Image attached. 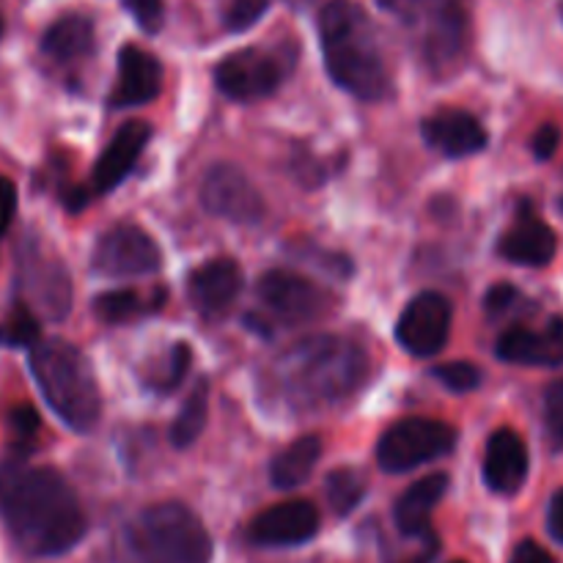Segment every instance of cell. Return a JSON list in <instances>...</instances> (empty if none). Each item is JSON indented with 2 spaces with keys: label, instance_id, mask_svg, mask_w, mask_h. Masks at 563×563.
<instances>
[{
  "label": "cell",
  "instance_id": "cell-1",
  "mask_svg": "<svg viewBox=\"0 0 563 563\" xmlns=\"http://www.w3.org/2000/svg\"><path fill=\"white\" fill-rule=\"evenodd\" d=\"M0 515L14 542L38 559L66 553L86 533V515L69 482L22 456L0 465Z\"/></svg>",
  "mask_w": 563,
  "mask_h": 563
},
{
  "label": "cell",
  "instance_id": "cell-2",
  "mask_svg": "<svg viewBox=\"0 0 563 563\" xmlns=\"http://www.w3.org/2000/svg\"><path fill=\"white\" fill-rule=\"evenodd\" d=\"M324 66L339 88L357 99H383L390 91L377 33L366 11L352 0H330L319 14Z\"/></svg>",
  "mask_w": 563,
  "mask_h": 563
},
{
  "label": "cell",
  "instance_id": "cell-3",
  "mask_svg": "<svg viewBox=\"0 0 563 563\" xmlns=\"http://www.w3.org/2000/svg\"><path fill=\"white\" fill-rule=\"evenodd\" d=\"M368 361L355 344L333 335H313L278 361V383L295 405L317 407L346 399L363 385Z\"/></svg>",
  "mask_w": 563,
  "mask_h": 563
},
{
  "label": "cell",
  "instance_id": "cell-4",
  "mask_svg": "<svg viewBox=\"0 0 563 563\" xmlns=\"http://www.w3.org/2000/svg\"><path fill=\"white\" fill-rule=\"evenodd\" d=\"M31 372L44 401L66 427L75 432L97 427L102 412L97 374L75 344L60 339L36 341L31 346Z\"/></svg>",
  "mask_w": 563,
  "mask_h": 563
},
{
  "label": "cell",
  "instance_id": "cell-5",
  "mask_svg": "<svg viewBox=\"0 0 563 563\" xmlns=\"http://www.w3.org/2000/svg\"><path fill=\"white\" fill-rule=\"evenodd\" d=\"M132 544L141 563H209L212 542L207 528L187 506H148L132 528Z\"/></svg>",
  "mask_w": 563,
  "mask_h": 563
},
{
  "label": "cell",
  "instance_id": "cell-6",
  "mask_svg": "<svg viewBox=\"0 0 563 563\" xmlns=\"http://www.w3.org/2000/svg\"><path fill=\"white\" fill-rule=\"evenodd\" d=\"M456 445V432L432 418H405L385 429L377 445V462L385 473H407L427 462L443 460Z\"/></svg>",
  "mask_w": 563,
  "mask_h": 563
},
{
  "label": "cell",
  "instance_id": "cell-7",
  "mask_svg": "<svg viewBox=\"0 0 563 563\" xmlns=\"http://www.w3.org/2000/svg\"><path fill=\"white\" fill-rule=\"evenodd\" d=\"M91 264L99 275L108 278H132V275L157 273L163 253L154 236L146 234L141 225L119 223L99 236Z\"/></svg>",
  "mask_w": 563,
  "mask_h": 563
},
{
  "label": "cell",
  "instance_id": "cell-8",
  "mask_svg": "<svg viewBox=\"0 0 563 563\" xmlns=\"http://www.w3.org/2000/svg\"><path fill=\"white\" fill-rule=\"evenodd\" d=\"M201 203L209 214L236 225H256L264 218V198L236 165L218 163L207 170Z\"/></svg>",
  "mask_w": 563,
  "mask_h": 563
},
{
  "label": "cell",
  "instance_id": "cell-9",
  "mask_svg": "<svg viewBox=\"0 0 563 563\" xmlns=\"http://www.w3.org/2000/svg\"><path fill=\"white\" fill-rule=\"evenodd\" d=\"M451 302L438 291H421L407 302L396 324V339L410 355L429 357L438 355L451 335Z\"/></svg>",
  "mask_w": 563,
  "mask_h": 563
},
{
  "label": "cell",
  "instance_id": "cell-10",
  "mask_svg": "<svg viewBox=\"0 0 563 563\" xmlns=\"http://www.w3.org/2000/svg\"><path fill=\"white\" fill-rule=\"evenodd\" d=\"M214 82L236 102L269 97L280 86V64L262 49H240L225 55L214 69Z\"/></svg>",
  "mask_w": 563,
  "mask_h": 563
},
{
  "label": "cell",
  "instance_id": "cell-11",
  "mask_svg": "<svg viewBox=\"0 0 563 563\" xmlns=\"http://www.w3.org/2000/svg\"><path fill=\"white\" fill-rule=\"evenodd\" d=\"M258 297L275 317L286 322H308L322 317L330 297L313 280L286 269H273L258 280Z\"/></svg>",
  "mask_w": 563,
  "mask_h": 563
},
{
  "label": "cell",
  "instance_id": "cell-12",
  "mask_svg": "<svg viewBox=\"0 0 563 563\" xmlns=\"http://www.w3.org/2000/svg\"><path fill=\"white\" fill-rule=\"evenodd\" d=\"M319 531V511L311 500H286V504L269 506L267 511L251 522L253 544L262 548H295L308 542Z\"/></svg>",
  "mask_w": 563,
  "mask_h": 563
},
{
  "label": "cell",
  "instance_id": "cell-13",
  "mask_svg": "<svg viewBox=\"0 0 563 563\" xmlns=\"http://www.w3.org/2000/svg\"><path fill=\"white\" fill-rule=\"evenodd\" d=\"M555 251H559V236L544 220L537 218V212H531L528 203L498 242L500 256L520 267H544L553 262Z\"/></svg>",
  "mask_w": 563,
  "mask_h": 563
},
{
  "label": "cell",
  "instance_id": "cell-14",
  "mask_svg": "<svg viewBox=\"0 0 563 563\" xmlns=\"http://www.w3.org/2000/svg\"><path fill=\"white\" fill-rule=\"evenodd\" d=\"M163 88V66L146 49L126 44L119 53V75L110 91L113 108H137V104L152 102Z\"/></svg>",
  "mask_w": 563,
  "mask_h": 563
},
{
  "label": "cell",
  "instance_id": "cell-15",
  "mask_svg": "<svg viewBox=\"0 0 563 563\" xmlns=\"http://www.w3.org/2000/svg\"><path fill=\"white\" fill-rule=\"evenodd\" d=\"M500 361L517 366H561L563 363V319H553L544 330L511 328L495 346Z\"/></svg>",
  "mask_w": 563,
  "mask_h": 563
},
{
  "label": "cell",
  "instance_id": "cell-16",
  "mask_svg": "<svg viewBox=\"0 0 563 563\" xmlns=\"http://www.w3.org/2000/svg\"><path fill=\"white\" fill-rule=\"evenodd\" d=\"M528 478V445L515 429H498L484 454V482L493 493H520Z\"/></svg>",
  "mask_w": 563,
  "mask_h": 563
},
{
  "label": "cell",
  "instance_id": "cell-17",
  "mask_svg": "<svg viewBox=\"0 0 563 563\" xmlns=\"http://www.w3.org/2000/svg\"><path fill=\"white\" fill-rule=\"evenodd\" d=\"M148 141H152V126L143 124V121H126L124 126H119V132L104 146L102 157L97 159L93 190L110 192L113 187H119L130 176V170L135 168L137 157H141Z\"/></svg>",
  "mask_w": 563,
  "mask_h": 563
},
{
  "label": "cell",
  "instance_id": "cell-18",
  "mask_svg": "<svg viewBox=\"0 0 563 563\" xmlns=\"http://www.w3.org/2000/svg\"><path fill=\"white\" fill-rule=\"evenodd\" d=\"M421 130L429 146L443 152L445 157H471L487 146V132L482 121L465 110H438L423 121Z\"/></svg>",
  "mask_w": 563,
  "mask_h": 563
},
{
  "label": "cell",
  "instance_id": "cell-19",
  "mask_svg": "<svg viewBox=\"0 0 563 563\" xmlns=\"http://www.w3.org/2000/svg\"><path fill=\"white\" fill-rule=\"evenodd\" d=\"M242 291V267L234 258H209L187 278V295L201 313H220Z\"/></svg>",
  "mask_w": 563,
  "mask_h": 563
},
{
  "label": "cell",
  "instance_id": "cell-20",
  "mask_svg": "<svg viewBox=\"0 0 563 563\" xmlns=\"http://www.w3.org/2000/svg\"><path fill=\"white\" fill-rule=\"evenodd\" d=\"M445 493H449V476L445 473H432V476L407 487L394 509L399 531L407 533V537H429V520H432V511L438 509Z\"/></svg>",
  "mask_w": 563,
  "mask_h": 563
},
{
  "label": "cell",
  "instance_id": "cell-21",
  "mask_svg": "<svg viewBox=\"0 0 563 563\" xmlns=\"http://www.w3.org/2000/svg\"><path fill=\"white\" fill-rule=\"evenodd\" d=\"M93 22L80 14H66L47 27L42 38V53L55 64L88 58L93 53Z\"/></svg>",
  "mask_w": 563,
  "mask_h": 563
},
{
  "label": "cell",
  "instance_id": "cell-22",
  "mask_svg": "<svg viewBox=\"0 0 563 563\" xmlns=\"http://www.w3.org/2000/svg\"><path fill=\"white\" fill-rule=\"evenodd\" d=\"M319 456H322V440L313 438V434L297 438L295 443H289L275 456L273 467H269V478H273V484L278 489L300 487L313 473Z\"/></svg>",
  "mask_w": 563,
  "mask_h": 563
},
{
  "label": "cell",
  "instance_id": "cell-23",
  "mask_svg": "<svg viewBox=\"0 0 563 563\" xmlns=\"http://www.w3.org/2000/svg\"><path fill=\"white\" fill-rule=\"evenodd\" d=\"M207 416H209V385L207 379L192 388V394L187 396V401L181 405L179 416H176L174 427H170V443L176 449H187V445L196 443L201 438L203 427H207Z\"/></svg>",
  "mask_w": 563,
  "mask_h": 563
},
{
  "label": "cell",
  "instance_id": "cell-24",
  "mask_svg": "<svg viewBox=\"0 0 563 563\" xmlns=\"http://www.w3.org/2000/svg\"><path fill=\"white\" fill-rule=\"evenodd\" d=\"M25 284L38 297V306L47 308L53 317H64L69 311V278L60 264H49V267L36 264V273Z\"/></svg>",
  "mask_w": 563,
  "mask_h": 563
},
{
  "label": "cell",
  "instance_id": "cell-25",
  "mask_svg": "<svg viewBox=\"0 0 563 563\" xmlns=\"http://www.w3.org/2000/svg\"><path fill=\"white\" fill-rule=\"evenodd\" d=\"M324 493H328L330 509L344 517L355 511L363 495H366V478H363V473L352 471V467H339V471L324 478Z\"/></svg>",
  "mask_w": 563,
  "mask_h": 563
},
{
  "label": "cell",
  "instance_id": "cell-26",
  "mask_svg": "<svg viewBox=\"0 0 563 563\" xmlns=\"http://www.w3.org/2000/svg\"><path fill=\"white\" fill-rule=\"evenodd\" d=\"M152 308L154 306H148V302L132 289L108 291V295H99L97 300H93V313H97L99 322L104 324L130 322V319L141 317V313L152 311Z\"/></svg>",
  "mask_w": 563,
  "mask_h": 563
},
{
  "label": "cell",
  "instance_id": "cell-27",
  "mask_svg": "<svg viewBox=\"0 0 563 563\" xmlns=\"http://www.w3.org/2000/svg\"><path fill=\"white\" fill-rule=\"evenodd\" d=\"M190 368V346L187 344H174L159 363H154L152 372H148L146 385H152L154 390L165 394V390H174L181 383V377Z\"/></svg>",
  "mask_w": 563,
  "mask_h": 563
},
{
  "label": "cell",
  "instance_id": "cell-28",
  "mask_svg": "<svg viewBox=\"0 0 563 563\" xmlns=\"http://www.w3.org/2000/svg\"><path fill=\"white\" fill-rule=\"evenodd\" d=\"M38 335H42V324L25 306H16L0 322V346H33Z\"/></svg>",
  "mask_w": 563,
  "mask_h": 563
},
{
  "label": "cell",
  "instance_id": "cell-29",
  "mask_svg": "<svg viewBox=\"0 0 563 563\" xmlns=\"http://www.w3.org/2000/svg\"><path fill=\"white\" fill-rule=\"evenodd\" d=\"M218 3L220 16H223L229 31H247V27L262 20L269 0H218Z\"/></svg>",
  "mask_w": 563,
  "mask_h": 563
},
{
  "label": "cell",
  "instance_id": "cell-30",
  "mask_svg": "<svg viewBox=\"0 0 563 563\" xmlns=\"http://www.w3.org/2000/svg\"><path fill=\"white\" fill-rule=\"evenodd\" d=\"M434 377L451 390V394H471L482 385V368L473 366V363L460 361V363H443V366L434 368Z\"/></svg>",
  "mask_w": 563,
  "mask_h": 563
},
{
  "label": "cell",
  "instance_id": "cell-31",
  "mask_svg": "<svg viewBox=\"0 0 563 563\" xmlns=\"http://www.w3.org/2000/svg\"><path fill=\"white\" fill-rule=\"evenodd\" d=\"M36 432H38V416L33 407L22 405L9 412V434L16 443V451L31 449V443L36 440Z\"/></svg>",
  "mask_w": 563,
  "mask_h": 563
},
{
  "label": "cell",
  "instance_id": "cell-32",
  "mask_svg": "<svg viewBox=\"0 0 563 563\" xmlns=\"http://www.w3.org/2000/svg\"><path fill=\"white\" fill-rule=\"evenodd\" d=\"M544 427L555 449H563V379L550 385L544 394Z\"/></svg>",
  "mask_w": 563,
  "mask_h": 563
},
{
  "label": "cell",
  "instance_id": "cell-33",
  "mask_svg": "<svg viewBox=\"0 0 563 563\" xmlns=\"http://www.w3.org/2000/svg\"><path fill=\"white\" fill-rule=\"evenodd\" d=\"M130 14L135 16L137 25L146 33H157L165 20V3L163 0H124Z\"/></svg>",
  "mask_w": 563,
  "mask_h": 563
},
{
  "label": "cell",
  "instance_id": "cell-34",
  "mask_svg": "<svg viewBox=\"0 0 563 563\" xmlns=\"http://www.w3.org/2000/svg\"><path fill=\"white\" fill-rule=\"evenodd\" d=\"M520 302H522V297H520V291L515 289V286L498 284V286H493V289H489L484 306H487L489 317H504V313L515 311Z\"/></svg>",
  "mask_w": 563,
  "mask_h": 563
},
{
  "label": "cell",
  "instance_id": "cell-35",
  "mask_svg": "<svg viewBox=\"0 0 563 563\" xmlns=\"http://www.w3.org/2000/svg\"><path fill=\"white\" fill-rule=\"evenodd\" d=\"M561 143V130L555 124H542L539 132L533 135V157L537 159H550L555 152H559Z\"/></svg>",
  "mask_w": 563,
  "mask_h": 563
},
{
  "label": "cell",
  "instance_id": "cell-36",
  "mask_svg": "<svg viewBox=\"0 0 563 563\" xmlns=\"http://www.w3.org/2000/svg\"><path fill=\"white\" fill-rule=\"evenodd\" d=\"M16 209V190L5 176H0V234L9 229L11 218H14Z\"/></svg>",
  "mask_w": 563,
  "mask_h": 563
},
{
  "label": "cell",
  "instance_id": "cell-37",
  "mask_svg": "<svg viewBox=\"0 0 563 563\" xmlns=\"http://www.w3.org/2000/svg\"><path fill=\"white\" fill-rule=\"evenodd\" d=\"M509 563H555V559L542 548V544L528 539V542H522L520 548L515 550V555H511Z\"/></svg>",
  "mask_w": 563,
  "mask_h": 563
},
{
  "label": "cell",
  "instance_id": "cell-38",
  "mask_svg": "<svg viewBox=\"0 0 563 563\" xmlns=\"http://www.w3.org/2000/svg\"><path fill=\"white\" fill-rule=\"evenodd\" d=\"M548 528H550V537L563 544V489H559V493L553 495V500H550Z\"/></svg>",
  "mask_w": 563,
  "mask_h": 563
},
{
  "label": "cell",
  "instance_id": "cell-39",
  "mask_svg": "<svg viewBox=\"0 0 563 563\" xmlns=\"http://www.w3.org/2000/svg\"><path fill=\"white\" fill-rule=\"evenodd\" d=\"M429 553H432V550H429ZM429 553H423L421 559H412V561H405V563H429Z\"/></svg>",
  "mask_w": 563,
  "mask_h": 563
},
{
  "label": "cell",
  "instance_id": "cell-40",
  "mask_svg": "<svg viewBox=\"0 0 563 563\" xmlns=\"http://www.w3.org/2000/svg\"><path fill=\"white\" fill-rule=\"evenodd\" d=\"M0 36H3V16H0Z\"/></svg>",
  "mask_w": 563,
  "mask_h": 563
},
{
  "label": "cell",
  "instance_id": "cell-41",
  "mask_svg": "<svg viewBox=\"0 0 563 563\" xmlns=\"http://www.w3.org/2000/svg\"><path fill=\"white\" fill-rule=\"evenodd\" d=\"M559 207H561V212H563V196H561V201H559Z\"/></svg>",
  "mask_w": 563,
  "mask_h": 563
},
{
  "label": "cell",
  "instance_id": "cell-42",
  "mask_svg": "<svg viewBox=\"0 0 563 563\" xmlns=\"http://www.w3.org/2000/svg\"><path fill=\"white\" fill-rule=\"evenodd\" d=\"M561 20H563V0H561Z\"/></svg>",
  "mask_w": 563,
  "mask_h": 563
}]
</instances>
